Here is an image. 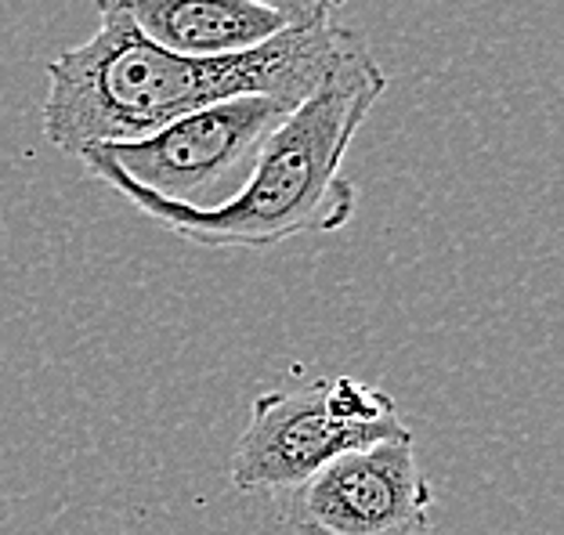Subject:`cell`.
<instances>
[{
	"label": "cell",
	"mask_w": 564,
	"mask_h": 535,
	"mask_svg": "<svg viewBox=\"0 0 564 535\" xmlns=\"http://www.w3.org/2000/svg\"><path fill=\"white\" fill-rule=\"evenodd\" d=\"M98 30L47 66L44 134L66 156L138 142L228 98L264 95L297 109L358 41L340 22L286 30L225 58H182L145 41L120 8L95 4Z\"/></svg>",
	"instance_id": "1"
},
{
	"label": "cell",
	"mask_w": 564,
	"mask_h": 535,
	"mask_svg": "<svg viewBox=\"0 0 564 535\" xmlns=\"http://www.w3.org/2000/svg\"><path fill=\"white\" fill-rule=\"evenodd\" d=\"M388 84V69L358 36L326 80L275 127L239 193L210 210L166 203L95 160L80 163L98 185L192 247L272 250L297 236L337 232L355 218L358 188L344 174V160Z\"/></svg>",
	"instance_id": "2"
},
{
	"label": "cell",
	"mask_w": 564,
	"mask_h": 535,
	"mask_svg": "<svg viewBox=\"0 0 564 535\" xmlns=\"http://www.w3.org/2000/svg\"><path fill=\"white\" fill-rule=\"evenodd\" d=\"M286 117L290 106L279 98H228L138 142L87 149L80 160H95L166 203L210 210L239 193L264 142Z\"/></svg>",
	"instance_id": "3"
},
{
	"label": "cell",
	"mask_w": 564,
	"mask_h": 535,
	"mask_svg": "<svg viewBox=\"0 0 564 535\" xmlns=\"http://www.w3.org/2000/svg\"><path fill=\"white\" fill-rule=\"evenodd\" d=\"M279 503L290 535H434V489L413 438L344 452Z\"/></svg>",
	"instance_id": "4"
},
{
	"label": "cell",
	"mask_w": 564,
	"mask_h": 535,
	"mask_svg": "<svg viewBox=\"0 0 564 535\" xmlns=\"http://www.w3.org/2000/svg\"><path fill=\"white\" fill-rule=\"evenodd\" d=\"M394 438H413V427L391 430L351 424L329 405V380L272 387L253 398L250 419L232 449L228 478L236 492L282 495L337 456Z\"/></svg>",
	"instance_id": "5"
},
{
	"label": "cell",
	"mask_w": 564,
	"mask_h": 535,
	"mask_svg": "<svg viewBox=\"0 0 564 535\" xmlns=\"http://www.w3.org/2000/svg\"><path fill=\"white\" fill-rule=\"evenodd\" d=\"M120 8L156 47L182 58L242 55L286 33V22L247 0H95Z\"/></svg>",
	"instance_id": "6"
},
{
	"label": "cell",
	"mask_w": 564,
	"mask_h": 535,
	"mask_svg": "<svg viewBox=\"0 0 564 535\" xmlns=\"http://www.w3.org/2000/svg\"><path fill=\"white\" fill-rule=\"evenodd\" d=\"M253 8H264L286 22V30H318L337 15L340 0H247Z\"/></svg>",
	"instance_id": "7"
}]
</instances>
